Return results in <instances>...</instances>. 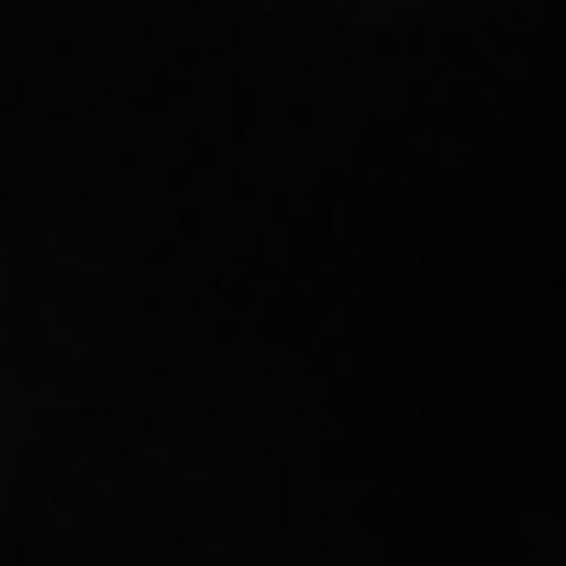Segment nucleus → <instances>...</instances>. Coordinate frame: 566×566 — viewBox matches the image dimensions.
I'll list each match as a JSON object with an SVG mask.
<instances>
[]
</instances>
